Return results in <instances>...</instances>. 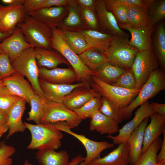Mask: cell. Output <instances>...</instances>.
Listing matches in <instances>:
<instances>
[{
  "label": "cell",
  "instance_id": "obj_1",
  "mask_svg": "<svg viewBox=\"0 0 165 165\" xmlns=\"http://www.w3.org/2000/svg\"><path fill=\"white\" fill-rule=\"evenodd\" d=\"M31 134V138L27 148L40 150L46 148L56 149L61 145L63 134L52 123L33 124L24 122Z\"/></svg>",
  "mask_w": 165,
  "mask_h": 165
},
{
  "label": "cell",
  "instance_id": "obj_35",
  "mask_svg": "<svg viewBox=\"0 0 165 165\" xmlns=\"http://www.w3.org/2000/svg\"><path fill=\"white\" fill-rule=\"evenodd\" d=\"M150 17V25L154 26L165 17V0H144Z\"/></svg>",
  "mask_w": 165,
  "mask_h": 165
},
{
  "label": "cell",
  "instance_id": "obj_51",
  "mask_svg": "<svg viewBox=\"0 0 165 165\" xmlns=\"http://www.w3.org/2000/svg\"><path fill=\"white\" fill-rule=\"evenodd\" d=\"M151 108L155 113L165 117V104L151 102L150 104Z\"/></svg>",
  "mask_w": 165,
  "mask_h": 165
},
{
  "label": "cell",
  "instance_id": "obj_50",
  "mask_svg": "<svg viewBox=\"0 0 165 165\" xmlns=\"http://www.w3.org/2000/svg\"><path fill=\"white\" fill-rule=\"evenodd\" d=\"M80 7L96 10V0H76Z\"/></svg>",
  "mask_w": 165,
  "mask_h": 165
},
{
  "label": "cell",
  "instance_id": "obj_22",
  "mask_svg": "<svg viewBox=\"0 0 165 165\" xmlns=\"http://www.w3.org/2000/svg\"><path fill=\"white\" fill-rule=\"evenodd\" d=\"M67 15L57 27L65 30L80 32L87 29L76 0H68Z\"/></svg>",
  "mask_w": 165,
  "mask_h": 165
},
{
  "label": "cell",
  "instance_id": "obj_49",
  "mask_svg": "<svg viewBox=\"0 0 165 165\" xmlns=\"http://www.w3.org/2000/svg\"><path fill=\"white\" fill-rule=\"evenodd\" d=\"M8 130L7 116L0 111V138Z\"/></svg>",
  "mask_w": 165,
  "mask_h": 165
},
{
  "label": "cell",
  "instance_id": "obj_28",
  "mask_svg": "<svg viewBox=\"0 0 165 165\" xmlns=\"http://www.w3.org/2000/svg\"><path fill=\"white\" fill-rule=\"evenodd\" d=\"M35 157L40 165H67L69 162L66 151L57 152L53 148L38 150Z\"/></svg>",
  "mask_w": 165,
  "mask_h": 165
},
{
  "label": "cell",
  "instance_id": "obj_17",
  "mask_svg": "<svg viewBox=\"0 0 165 165\" xmlns=\"http://www.w3.org/2000/svg\"><path fill=\"white\" fill-rule=\"evenodd\" d=\"M39 78L50 83L57 84H71L77 81L75 72L71 68H57L48 69L39 68Z\"/></svg>",
  "mask_w": 165,
  "mask_h": 165
},
{
  "label": "cell",
  "instance_id": "obj_16",
  "mask_svg": "<svg viewBox=\"0 0 165 165\" xmlns=\"http://www.w3.org/2000/svg\"><path fill=\"white\" fill-rule=\"evenodd\" d=\"M68 6H55L42 8L29 15L51 28L57 27L66 16Z\"/></svg>",
  "mask_w": 165,
  "mask_h": 165
},
{
  "label": "cell",
  "instance_id": "obj_13",
  "mask_svg": "<svg viewBox=\"0 0 165 165\" xmlns=\"http://www.w3.org/2000/svg\"><path fill=\"white\" fill-rule=\"evenodd\" d=\"M32 47L18 27L12 34L0 43V49L9 57L11 63L24 50Z\"/></svg>",
  "mask_w": 165,
  "mask_h": 165
},
{
  "label": "cell",
  "instance_id": "obj_4",
  "mask_svg": "<svg viewBox=\"0 0 165 165\" xmlns=\"http://www.w3.org/2000/svg\"><path fill=\"white\" fill-rule=\"evenodd\" d=\"M165 89V72L163 69L159 68L152 72L136 97L125 108L120 110L123 119H127L136 108Z\"/></svg>",
  "mask_w": 165,
  "mask_h": 165
},
{
  "label": "cell",
  "instance_id": "obj_8",
  "mask_svg": "<svg viewBox=\"0 0 165 165\" xmlns=\"http://www.w3.org/2000/svg\"><path fill=\"white\" fill-rule=\"evenodd\" d=\"M82 121L73 110L68 108L63 103L44 100L40 123L53 124L64 122L72 129L78 127Z\"/></svg>",
  "mask_w": 165,
  "mask_h": 165
},
{
  "label": "cell",
  "instance_id": "obj_57",
  "mask_svg": "<svg viewBox=\"0 0 165 165\" xmlns=\"http://www.w3.org/2000/svg\"><path fill=\"white\" fill-rule=\"evenodd\" d=\"M4 85L3 82L2 80H0V87Z\"/></svg>",
  "mask_w": 165,
  "mask_h": 165
},
{
  "label": "cell",
  "instance_id": "obj_21",
  "mask_svg": "<svg viewBox=\"0 0 165 165\" xmlns=\"http://www.w3.org/2000/svg\"><path fill=\"white\" fill-rule=\"evenodd\" d=\"M100 96L90 86L74 88L64 98L63 103L69 109L74 110L82 106L92 98Z\"/></svg>",
  "mask_w": 165,
  "mask_h": 165
},
{
  "label": "cell",
  "instance_id": "obj_12",
  "mask_svg": "<svg viewBox=\"0 0 165 165\" xmlns=\"http://www.w3.org/2000/svg\"><path fill=\"white\" fill-rule=\"evenodd\" d=\"M26 15L23 5H0V31L12 34Z\"/></svg>",
  "mask_w": 165,
  "mask_h": 165
},
{
  "label": "cell",
  "instance_id": "obj_47",
  "mask_svg": "<svg viewBox=\"0 0 165 165\" xmlns=\"http://www.w3.org/2000/svg\"><path fill=\"white\" fill-rule=\"evenodd\" d=\"M115 3L128 7H138L147 8L144 0H113ZM148 9V8H147Z\"/></svg>",
  "mask_w": 165,
  "mask_h": 165
},
{
  "label": "cell",
  "instance_id": "obj_44",
  "mask_svg": "<svg viewBox=\"0 0 165 165\" xmlns=\"http://www.w3.org/2000/svg\"><path fill=\"white\" fill-rule=\"evenodd\" d=\"M16 148L7 145L4 141H0V165H12L11 158L15 153Z\"/></svg>",
  "mask_w": 165,
  "mask_h": 165
},
{
  "label": "cell",
  "instance_id": "obj_7",
  "mask_svg": "<svg viewBox=\"0 0 165 165\" xmlns=\"http://www.w3.org/2000/svg\"><path fill=\"white\" fill-rule=\"evenodd\" d=\"M11 64L16 72L28 79L36 94L42 99H46L40 86L39 68L34 47H32L24 50Z\"/></svg>",
  "mask_w": 165,
  "mask_h": 165
},
{
  "label": "cell",
  "instance_id": "obj_27",
  "mask_svg": "<svg viewBox=\"0 0 165 165\" xmlns=\"http://www.w3.org/2000/svg\"><path fill=\"white\" fill-rule=\"evenodd\" d=\"M90 129L95 130L101 134L111 135L119 131V123L112 118L101 113L99 111L91 117Z\"/></svg>",
  "mask_w": 165,
  "mask_h": 165
},
{
  "label": "cell",
  "instance_id": "obj_29",
  "mask_svg": "<svg viewBox=\"0 0 165 165\" xmlns=\"http://www.w3.org/2000/svg\"><path fill=\"white\" fill-rule=\"evenodd\" d=\"M85 37L89 49L103 52L106 48L113 35L98 31L86 29L80 31Z\"/></svg>",
  "mask_w": 165,
  "mask_h": 165
},
{
  "label": "cell",
  "instance_id": "obj_39",
  "mask_svg": "<svg viewBox=\"0 0 165 165\" xmlns=\"http://www.w3.org/2000/svg\"><path fill=\"white\" fill-rule=\"evenodd\" d=\"M104 1L107 8L113 14L119 26L128 24L127 16L129 7L117 4L113 0Z\"/></svg>",
  "mask_w": 165,
  "mask_h": 165
},
{
  "label": "cell",
  "instance_id": "obj_26",
  "mask_svg": "<svg viewBox=\"0 0 165 165\" xmlns=\"http://www.w3.org/2000/svg\"><path fill=\"white\" fill-rule=\"evenodd\" d=\"M148 119L149 117L143 120L132 132L127 141L129 147V164L130 165L135 162L141 154L144 131Z\"/></svg>",
  "mask_w": 165,
  "mask_h": 165
},
{
  "label": "cell",
  "instance_id": "obj_53",
  "mask_svg": "<svg viewBox=\"0 0 165 165\" xmlns=\"http://www.w3.org/2000/svg\"><path fill=\"white\" fill-rule=\"evenodd\" d=\"M84 159L85 157L81 155L78 154L73 158L67 165H78L84 160Z\"/></svg>",
  "mask_w": 165,
  "mask_h": 165
},
{
  "label": "cell",
  "instance_id": "obj_33",
  "mask_svg": "<svg viewBox=\"0 0 165 165\" xmlns=\"http://www.w3.org/2000/svg\"><path fill=\"white\" fill-rule=\"evenodd\" d=\"M127 19V24L133 28H138L151 26L147 8L129 7Z\"/></svg>",
  "mask_w": 165,
  "mask_h": 165
},
{
  "label": "cell",
  "instance_id": "obj_20",
  "mask_svg": "<svg viewBox=\"0 0 165 165\" xmlns=\"http://www.w3.org/2000/svg\"><path fill=\"white\" fill-rule=\"evenodd\" d=\"M26 102L23 98L20 97L14 104L6 115L8 133L6 136L8 139L16 133L23 132L27 129L22 118L26 108Z\"/></svg>",
  "mask_w": 165,
  "mask_h": 165
},
{
  "label": "cell",
  "instance_id": "obj_11",
  "mask_svg": "<svg viewBox=\"0 0 165 165\" xmlns=\"http://www.w3.org/2000/svg\"><path fill=\"white\" fill-rule=\"evenodd\" d=\"M155 113L151 108L148 101L140 106L136 111L133 119L125 124L119 130V134L116 136L108 135L107 137L113 141L114 144H119L127 142L132 132L146 118Z\"/></svg>",
  "mask_w": 165,
  "mask_h": 165
},
{
  "label": "cell",
  "instance_id": "obj_43",
  "mask_svg": "<svg viewBox=\"0 0 165 165\" xmlns=\"http://www.w3.org/2000/svg\"><path fill=\"white\" fill-rule=\"evenodd\" d=\"M79 7L82 19L87 29L98 31L99 24L96 10Z\"/></svg>",
  "mask_w": 165,
  "mask_h": 165
},
{
  "label": "cell",
  "instance_id": "obj_9",
  "mask_svg": "<svg viewBox=\"0 0 165 165\" xmlns=\"http://www.w3.org/2000/svg\"><path fill=\"white\" fill-rule=\"evenodd\" d=\"M53 124L59 130L66 132L77 138L84 147L86 156L84 160L78 165H89L93 161L101 158V153L104 150L114 146V144L106 141H94L83 134L75 133L71 130L65 122H58Z\"/></svg>",
  "mask_w": 165,
  "mask_h": 165
},
{
  "label": "cell",
  "instance_id": "obj_41",
  "mask_svg": "<svg viewBox=\"0 0 165 165\" xmlns=\"http://www.w3.org/2000/svg\"><path fill=\"white\" fill-rule=\"evenodd\" d=\"M99 111L118 123L122 122L123 120L121 115L120 110L105 97H102V103Z\"/></svg>",
  "mask_w": 165,
  "mask_h": 165
},
{
  "label": "cell",
  "instance_id": "obj_59",
  "mask_svg": "<svg viewBox=\"0 0 165 165\" xmlns=\"http://www.w3.org/2000/svg\"><path fill=\"white\" fill-rule=\"evenodd\" d=\"M3 52V51L0 49V53Z\"/></svg>",
  "mask_w": 165,
  "mask_h": 165
},
{
  "label": "cell",
  "instance_id": "obj_19",
  "mask_svg": "<svg viewBox=\"0 0 165 165\" xmlns=\"http://www.w3.org/2000/svg\"><path fill=\"white\" fill-rule=\"evenodd\" d=\"M122 29L128 31L131 35L129 44L139 51L152 49L151 35L153 28L151 26L133 28L126 24L119 26Z\"/></svg>",
  "mask_w": 165,
  "mask_h": 165
},
{
  "label": "cell",
  "instance_id": "obj_34",
  "mask_svg": "<svg viewBox=\"0 0 165 165\" xmlns=\"http://www.w3.org/2000/svg\"><path fill=\"white\" fill-rule=\"evenodd\" d=\"M153 46L157 59L161 68H165V27L160 23L156 28L153 39Z\"/></svg>",
  "mask_w": 165,
  "mask_h": 165
},
{
  "label": "cell",
  "instance_id": "obj_46",
  "mask_svg": "<svg viewBox=\"0 0 165 165\" xmlns=\"http://www.w3.org/2000/svg\"><path fill=\"white\" fill-rule=\"evenodd\" d=\"M44 0H24L23 6L26 15L42 8Z\"/></svg>",
  "mask_w": 165,
  "mask_h": 165
},
{
  "label": "cell",
  "instance_id": "obj_37",
  "mask_svg": "<svg viewBox=\"0 0 165 165\" xmlns=\"http://www.w3.org/2000/svg\"><path fill=\"white\" fill-rule=\"evenodd\" d=\"M35 94L30 98L31 108L28 112V116L26 119L28 121H33L36 124L40 123L44 108V101Z\"/></svg>",
  "mask_w": 165,
  "mask_h": 165
},
{
  "label": "cell",
  "instance_id": "obj_54",
  "mask_svg": "<svg viewBox=\"0 0 165 165\" xmlns=\"http://www.w3.org/2000/svg\"><path fill=\"white\" fill-rule=\"evenodd\" d=\"M1 2L7 5H23L24 0H2Z\"/></svg>",
  "mask_w": 165,
  "mask_h": 165
},
{
  "label": "cell",
  "instance_id": "obj_24",
  "mask_svg": "<svg viewBox=\"0 0 165 165\" xmlns=\"http://www.w3.org/2000/svg\"><path fill=\"white\" fill-rule=\"evenodd\" d=\"M35 56L39 68L52 69L59 65L70 64L57 51L42 48H34Z\"/></svg>",
  "mask_w": 165,
  "mask_h": 165
},
{
  "label": "cell",
  "instance_id": "obj_31",
  "mask_svg": "<svg viewBox=\"0 0 165 165\" xmlns=\"http://www.w3.org/2000/svg\"><path fill=\"white\" fill-rule=\"evenodd\" d=\"M78 55L83 63L94 72L102 65L108 62L102 52L93 48L89 49Z\"/></svg>",
  "mask_w": 165,
  "mask_h": 165
},
{
  "label": "cell",
  "instance_id": "obj_52",
  "mask_svg": "<svg viewBox=\"0 0 165 165\" xmlns=\"http://www.w3.org/2000/svg\"><path fill=\"white\" fill-rule=\"evenodd\" d=\"M163 134V139L161 146V149L159 154L156 156L157 163L165 162V131Z\"/></svg>",
  "mask_w": 165,
  "mask_h": 165
},
{
  "label": "cell",
  "instance_id": "obj_40",
  "mask_svg": "<svg viewBox=\"0 0 165 165\" xmlns=\"http://www.w3.org/2000/svg\"><path fill=\"white\" fill-rule=\"evenodd\" d=\"M20 97L11 93L4 85L0 87V111L6 115Z\"/></svg>",
  "mask_w": 165,
  "mask_h": 165
},
{
  "label": "cell",
  "instance_id": "obj_58",
  "mask_svg": "<svg viewBox=\"0 0 165 165\" xmlns=\"http://www.w3.org/2000/svg\"><path fill=\"white\" fill-rule=\"evenodd\" d=\"M157 165H165V162H163L161 163H157Z\"/></svg>",
  "mask_w": 165,
  "mask_h": 165
},
{
  "label": "cell",
  "instance_id": "obj_25",
  "mask_svg": "<svg viewBox=\"0 0 165 165\" xmlns=\"http://www.w3.org/2000/svg\"><path fill=\"white\" fill-rule=\"evenodd\" d=\"M130 149L128 143H122L107 155L96 160L89 165H128Z\"/></svg>",
  "mask_w": 165,
  "mask_h": 165
},
{
  "label": "cell",
  "instance_id": "obj_48",
  "mask_svg": "<svg viewBox=\"0 0 165 165\" xmlns=\"http://www.w3.org/2000/svg\"><path fill=\"white\" fill-rule=\"evenodd\" d=\"M68 3V0H44L42 8L55 6H67Z\"/></svg>",
  "mask_w": 165,
  "mask_h": 165
},
{
  "label": "cell",
  "instance_id": "obj_30",
  "mask_svg": "<svg viewBox=\"0 0 165 165\" xmlns=\"http://www.w3.org/2000/svg\"><path fill=\"white\" fill-rule=\"evenodd\" d=\"M58 28L66 43L76 54L79 55L89 49L85 37L80 32Z\"/></svg>",
  "mask_w": 165,
  "mask_h": 165
},
{
  "label": "cell",
  "instance_id": "obj_36",
  "mask_svg": "<svg viewBox=\"0 0 165 165\" xmlns=\"http://www.w3.org/2000/svg\"><path fill=\"white\" fill-rule=\"evenodd\" d=\"M162 141L159 138L142 154L138 159L131 165H157L156 156Z\"/></svg>",
  "mask_w": 165,
  "mask_h": 165
},
{
  "label": "cell",
  "instance_id": "obj_14",
  "mask_svg": "<svg viewBox=\"0 0 165 165\" xmlns=\"http://www.w3.org/2000/svg\"><path fill=\"white\" fill-rule=\"evenodd\" d=\"M40 88L46 99L63 103L64 97L74 88L80 86H90L84 82L71 84H57L50 83L39 78Z\"/></svg>",
  "mask_w": 165,
  "mask_h": 165
},
{
  "label": "cell",
  "instance_id": "obj_42",
  "mask_svg": "<svg viewBox=\"0 0 165 165\" xmlns=\"http://www.w3.org/2000/svg\"><path fill=\"white\" fill-rule=\"evenodd\" d=\"M113 85L129 89L137 88L136 78L131 69H126Z\"/></svg>",
  "mask_w": 165,
  "mask_h": 165
},
{
  "label": "cell",
  "instance_id": "obj_5",
  "mask_svg": "<svg viewBox=\"0 0 165 165\" xmlns=\"http://www.w3.org/2000/svg\"><path fill=\"white\" fill-rule=\"evenodd\" d=\"M17 27L27 41L34 48L52 49L51 45L52 29L45 24L26 15Z\"/></svg>",
  "mask_w": 165,
  "mask_h": 165
},
{
  "label": "cell",
  "instance_id": "obj_6",
  "mask_svg": "<svg viewBox=\"0 0 165 165\" xmlns=\"http://www.w3.org/2000/svg\"><path fill=\"white\" fill-rule=\"evenodd\" d=\"M90 86L101 97L106 98L120 110L127 107L140 89H129L106 84L94 75Z\"/></svg>",
  "mask_w": 165,
  "mask_h": 165
},
{
  "label": "cell",
  "instance_id": "obj_56",
  "mask_svg": "<svg viewBox=\"0 0 165 165\" xmlns=\"http://www.w3.org/2000/svg\"><path fill=\"white\" fill-rule=\"evenodd\" d=\"M20 165H33L29 163L28 160H26L25 161V162H24L23 164Z\"/></svg>",
  "mask_w": 165,
  "mask_h": 165
},
{
  "label": "cell",
  "instance_id": "obj_15",
  "mask_svg": "<svg viewBox=\"0 0 165 165\" xmlns=\"http://www.w3.org/2000/svg\"><path fill=\"white\" fill-rule=\"evenodd\" d=\"M2 80L4 86L11 93L24 99L30 105V98L35 93L24 76L16 72Z\"/></svg>",
  "mask_w": 165,
  "mask_h": 165
},
{
  "label": "cell",
  "instance_id": "obj_2",
  "mask_svg": "<svg viewBox=\"0 0 165 165\" xmlns=\"http://www.w3.org/2000/svg\"><path fill=\"white\" fill-rule=\"evenodd\" d=\"M51 45L52 48L58 52L68 61L76 75L77 81L84 82L90 85L92 76L95 72L89 69L76 54L67 45L58 27L52 28Z\"/></svg>",
  "mask_w": 165,
  "mask_h": 165
},
{
  "label": "cell",
  "instance_id": "obj_18",
  "mask_svg": "<svg viewBox=\"0 0 165 165\" xmlns=\"http://www.w3.org/2000/svg\"><path fill=\"white\" fill-rule=\"evenodd\" d=\"M96 11L102 29L108 34H119L127 37L124 32L119 27L113 14L107 8L104 0H96Z\"/></svg>",
  "mask_w": 165,
  "mask_h": 165
},
{
  "label": "cell",
  "instance_id": "obj_55",
  "mask_svg": "<svg viewBox=\"0 0 165 165\" xmlns=\"http://www.w3.org/2000/svg\"><path fill=\"white\" fill-rule=\"evenodd\" d=\"M11 35L2 33L0 31V43Z\"/></svg>",
  "mask_w": 165,
  "mask_h": 165
},
{
  "label": "cell",
  "instance_id": "obj_45",
  "mask_svg": "<svg viewBox=\"0 0 165 165\" xmlns=\"http://www.w3.org/2000/svg\"><path fill=\"white\" fill-rule=\"evenodd\" d=\"M16 72L7 55L4 52L0 53V80L11 75Z\"/></svg>",
  "mask_w": 165,
  "mask_h": 165
},
{
  "label": "cell",
  "instance_id": "obj_10",
  "mask_svg": "<svg viewBox=\"0 0 165 165\" xmlns=\"http://www.w3.org/2000/svg\"><path fill=\"white\" fill-rule=\"evenodd\" d=\"M159 65L152 49L138 52L131 68L136 78L137 88L141 89Z\"/></svg>",
  "mask_w": 165,
  "mask_h": 165
},
{
  "label": "cell",
  "instance_id": "obj_23",
  "mask_svg": "<svg viewBox=\"0 0 165 165\" xmlns=\"http://www.w3.org/2000/svg\"><path fill=\"white\" fill-rule=\"evenodd\" d=\"M150 117V122L144 131L141 154L165 131V117L156 113H153Z\"/></svg>",
  "mask_w": 165,
  "mask_h": 165
},
{
  "label": "cell",
  "instance_id": "obj_38",
  "mask_svg": "<svg viewBox=\"0 0 165 165\" xmlns=\"http://www.w3.org/2000/svg\"><path fill=\"white\" fill-rule=\"evenodd\" d=\"M102 103L101 96L94 97L79 108L73 110L82 120L91 118L93 115L99 111Z\"/></svg>",
  "mask_w": 165,
  "mask_h": 165
},
{
  "label": "cell",
  "instance_id": "obj_3",
  "mask_svg": "<svg viewBox=\"0 0 165 165\" xmlns=\"http://www.w3.org/2000/svg\"><path fill=\"white\" fill-rule=\"evenodd\" d=\"M139 51L129 44L127 37L115 34L103 53L109 63L127 69L131 68Z\"/></svg>",
  "mask_w": 165,
  "mask_h": 165
},
{
  "label": "cell",
  "instance_id": "obj_32",
  "mask_svg": "<svg viewBox=\"0 0 165 165\" xmlns=\"http://www.w3.org/2000/svg\"><path fill=\"white\" fill-rule=\"evenodd\" d=\"M126 70L107 62L96 71L94 75L104 83L113 85Z\"/></svg>",
  "mask_w": 165,
  "mask_h": 165
}]
</instances>
